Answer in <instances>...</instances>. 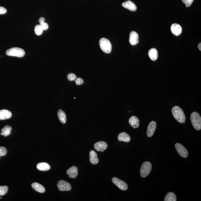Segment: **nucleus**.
Masks as SVG:
<instances>
[{
    "label": "nucleus",
    "mask_w": 201,
    "mask_h": 201,
    "mask_svg": "<svg viewBox=\"0 0 201 201\" xmlns=\"http://www.w3.org/2000/svg\"><path fill=\"white\" fill-rule=\"evenodd\" d=\"M156 127V123L154 121L151 122L148 126L147 134L148 137H151L153 135Z\"/></svg>",
    "instance_id": "obj_9"
},
{
    "label": "nucleus",
    "mask_w": 201,
    "mask_h": 201,
    "mask_svg": "<svg viewBox=\"0 0 201 201\" xmlns=\"http://www.w3.org/2000/svg\"><path fill=\"white\" fill-rule=\"evenodd\" d=\"M37 168L39 171H45L49 170L50 169V166L47 163L41 162L37 164Z\"/></svg>",
    "instance_id": "obj_19"
},
{
    "label": "nucleus",
    "mask_w": 201,
    "mask_h": 201,
    "mask_svg": "<svg viewBox=\"0 0 201 201\" xmlns=\"http://www.w3.org/2000/svg\"><path fill=\"white\" fill-rule=\"evenodd\" d=\"M58 119L63 124H65L67 121V116L65 113L62 110H59L58 112Z\"/></svg>",
    "instance_id": "obj_22"
},
{
    "label": "nucleus",
    "mask_w": 201,
    "mask_h": 201,
    "mask_svg": "<svg viewBox=\"0 0 201 201\" xmlns=\"http://www.w3.org/2000/svg\"><path fill=\"white\" fill-rule=\"evenodd\" d=\"M75 81L76 84L77 85V86L82 85L83 83V80L81 78H80V77L77 78L75 80Z\"/></svg>",
    "instance_id": "obj_30"
},
{
    "label": "nucleus",
    "mask_w": 201,
    "mask_h": 201,
    "mask_svg": "<svg viewBox=\"0 0 201 201\" xmlns=\"http://www.w3.org/2000/svg\"><path fill=\"white\" fill-rule=\"evenodd\" d=\"M8 190V187L7 186H0V196H3L6 194Z\"/></svg>",
    "instance_id": "obj_25"
},
{
    "label": "nucleus",
    "mask_w": 201,
    "mask_h": 201,
    "mask_svg": "<svg viewBox=\"0 0 201 201\" xmlns=\"http://www.w3.org/2000/svg\"><path fill=\"white\" fill-rule=\"evenodd\" d=\"M172 113L174 118L179 122L181 123L185 122V115L184 111L180 107L178 106L173 107L172 109Z\"/></svg>",
    "instance_id": "obj_1"
},
{
    "label": "nucleus",
    "mask_w": 201,
    "mask_h": 201,
    "mask_svg": "<svg viewBox=\"0 0 201 201\" xmlns=\"http://www.w3.org/2000/svg\"><path fill=\"white\" fill-rule=\"evenodd\" d=\"M100 47L105 53H110L112 50V45L110 40L105 38H102L99 42Z\"/></svg>",
    "instance_id": "obj_3"
},
{
    "label": "nucleus",
    "mask_w": 201,
    "mask_h": 201,
    "mask_svg": "<svg viewBox=\"0 0 201 201\" xmlns=\"http://www.w3.org/2000/svg\"><path fill=\"white\" fill-rule=\"evenodd\" d=\"M57 187L58 190L61 191H69L72 189L70 183L63 180L58 181L57 184Z\"/></svg>",
    "instance_id": "obj_6"
},
{
    "label": "nucleus",
    "mask_w": 201,
    "mask_h": 201,
    "mask_svg": "<svg viewBox=\"0 0 201 201\" xmlns=\"http://www.w3.org/2000/svg\"><path fill=\"white\" fill-rule=\"evenodd\" d=\"M129 42L132 45H135L139 43V35L135 31H132L130 33L129 39Z\"/></svg>",
    "instance_id": "obj_11"
},
{
    "label": "nucleus",
    "mask_w": 201,
    "mask_h": 201,
    "mask_svg": "<svg viewBox=\"0 0 201 201\" xmlns=\"http://www.w3.org/2000/svg\"><path fill=\"white\" fill-rule=\"evenodd\" d=\"M129 123L131 126L134 128H137L139 126V119L135 116H133L130 117L129 120Z\"/></svg>",
    "instance_id": "obj_18"
},
{
    "label": "nucleus",
    "mask_w": 201,
    "mask_h": 201,
    "mask_svg": "<svg viewBox=\"0 0 201 201\" xmlns=\"http://www.w3.org/2000/svg\"><path fill=\"white\" fill-rule=\"evenodd\" d=\"M7 12V10L3 7H0V14H4Z\"/></svg>",
    "instance_id": "obj_32"
},
{
    "label": "nucleus",
    "mask_w": 201,
    "mask_h": 201,
    "mask_svg": "<svg viewBox=\"0 0 201 201\" xmlns=\"http://www.w3.org/2000/svg\"><path fill=\"white\" fill-rule=\"evenodd\" d=\"M2 199V197H0V199Z\"/></svg>",
    "instance_id": "obj_35"
},
{
    "label": "nucleus",
    "mask_w": 201,
    "mask_h": 201,
    "mask_svg": "<svg viewBox=\"0 0 201 201\" xmlns=\"http://www.w3.org/2000/svg\"><path fill=\"white\" fill-rule=\"evenodd\" d=\"M67 174L71 178H75L78 175V169L77 167L72 166L67 169Z\"/></svg>",
    "instance_id": "obj_13"
},
{
    "label": "nucleus",
    "mask_w": 201,
    "mask_h": 201,
    "mask_svg": "<svg viewBox=\"0 0 201 201\" xmlns=\"http://www.w3.org/2000/svg\"><path fill=\"white\" fill-rule=\"evenodd\" d=\"M7 153V151L6 148L4 146L0 147V157L1 156H5Z\"/></svg>",
    "instance_id": "obj_27"
},
{
    "label": "nucleus",
    "mask_w": 201,
    "mask_h": 201,
    "mask_svg": "<svg viewBox=\"0 0 201 201\" xmlns=\"http://www.w3.org/2000/svg\"><path fill=\"white\" fill-rule=\"evenodd\" d=\"M152 169L151 164L149 162H145L142 164L141 167L140 174L143 178H145L150 174Z\"/></svg>",
    "instance_id": "obj_5"
},
{
    "label": "nucleus",
    "mask_w": 201,
    "mask_h": 201,
    "mask_svg": "<svg viewBox=\"0 0 201 201\" xmlns=\"http://www.w3.org/2000/svg\"><path fill=\"white\" fill-rule=\"evenodd\" d=\"M107 145L106 142L99 141L96 142L94 145V148L97 151L103 152L107 148Z\"/></svg>",
    "instance_id": "obj_10"
},
{
    "label": "nucleus",
    "mask_w": 201,
    "mask_h": 201,
    "mask_svg": "<svg viewBox=\"0 0 201 201\" xmlns=\"http://www.w3.org/2000/svg\"><path fill=\"white\" fill-rule=\"evenodd\" d=\"M43 30H42V27L40 25H37L34 29L35 33L37 36H40L42 33Z\"/></svg>",
    "instance_id": "obj_26"
},
{
    "label": "nucleus",
    "mask_w": 201,
    "mask_h": 201,
    "mask_svg": "<svg viewBox=\"0 0 201 201\" xmlns=\"http://www.w3.org/2000/svg\"><path fill=\"white\" fill-rule=\"evenodd\" d=\"M122 5L124 8H126L130 11H135L137 10V7L136 6L135 4L131 1H126L123 3Z\"/></svg>",
    "instance_id": "obj_14"
},
{
    "label": "nucleus",
    "mask_w": 201,
    "mask_h": 201,
    "mask_svg": "<svg viewBox=\"0 0 201 201\" xmlns=\"http://www.w3.org/2000/svg\"><path fill=\"white\" fill-rule=\"evenodd\" d=\"M148 55L152 61H156L158 58V54L157 50L155 48H152L149 50Z\"/></svg>",
    "instance_id": "obj_17"
},
{
    "label": "nucleus",
    "mask_w": 201,
    "mask_h": 201,
    "mask_svg": "<svg viewBox=\"0 0 201 201\" xmlns=\"http://www.w3.org/2000/svg\"><path fill=\"white\" fill-rule=\"evenodd\" d=\"M190 120L192 125L195 129L197 130H201V117L198 113H192L190 115Z\"/></svg>",
    "instance_id": "obj_2"
},
{
    "label": "nucleus",
    "mask_w": 201,
    "mask_h": 201,
    "mask_svg": "<svg viewBox=\"0 0 201 201\" xmlns=\"http://www.w3.org/2000/svg\"><path fill=\"white\" fill-rule=\"evenodd\" d=\"M12 127L10 126L7 125L5 126L1 130V135L4 136L5 137H7L11 134Z\"/></svg>",
    "instance_id": "obj_23"
},
{
    "label": "nucleus",
    "mask_w": 201,
    "mask_h": 201,
    "mask_svg": "<svg viewBox=\"0 0 201 201\" xmlns=\"http://www.w3.org/2000/svg\"><path fill=\"white\" fill-rule=\"evenodd\" d=\"M39 24H42V23H45V19L43 17H41L39 19Z\"/></svg>",
    "instance_id": "obj_33"
},
{
    "label": "nucleus",
    "mask_w": 201,
    "mask_h": 201,
    "mask_svg": "<svg viewBox=\"0 0 201 201\" xmlns=\"http://www.w3.org/2000/svg\"><path fill=\"white\" fill-rule=\"evenodd\" d=\"M12 114L11 111L7 110H0V120H5L11 118Z\"/></svg>",
    "instance_id": "obj_15"
},
{
    "label": "nucleus",
    "mask_w": 201,
    "mask_h": 201,
    "mask_svg": "<svg viewBox=\"0 0 201 201\" xmlns=\"http://www.w3.org/2000/svg\"><path fill=\"white\" fill-rule=\"evenodd\" d=\"M31 186L35 191L40 193H43L45 191V187L42 185L37 183H32Z\"/></svg>",
    "instance_id": "obj_20"
},
{
    "label": "nucleus",
    "mask_w": 201,
    "mask_h": 201,
    "mask_svg": "<svg viewBox=\"0 0 201 201\" xmlns=\"http://www.w3.org/2000/svg\"><path fill=\"white\" fill-rule=\"evenodd\" d=\"M164 201H176V196L175 194L172 192H169L165 196Z\"/></svg>",
    "instance_id": "obj_24"
},
{
    "label": "nucleus",
    "mask_w": 201,
    "mask_h": 201,
    "mask_svg": "<svg viewBox=\"0 0 201 201\" xmlns=\"http://www.w3.org/2000/svg\"><path fill=\"white\" fill-rule=\"evenodd\" d=\"M89 160L91 163L93 165L97 164L99 162V159L97 157V154L93 150L91 151L89 153Z\"/></svg>",
    "instance_id": "obj_16"
},
{
    "label": "nucleus",
    "mask_w": 201,
    "mask_h": 201,
    "mask_svg": "<svg viewBox=\"0 0 201 201\" xmlns=\"http://www.w3.org/2000/svg\"><path fill=\"white\" fill-rule=\"evenodd\" d=\"M77 78V76L74 73H69L67 75V79L70 81H74Z\"/></svg>",
    "instance_id": "obj_28"
},
{
    "label": "nucleus",
    "mask_w": 201,
    "mask_h": 201,
    "mask_svg": "<svg viewBox=\"0 0 201 201\" xmlns=\"http://www.w3.org/2000/svg\"><path fill=\"white\" fill-rule=\"evenodd\" d=\"M175 148L179 154L182 157L186 158L188 156V152L187 149L181 144L176 143Z\"/></svg>",
    "instance_id": "obj_8"
},
{
    "label": "nucleus",
    "mask_w": 201,
    "mask_h": 201,
    "mask_svg": "<svg viewBox=\"0 0 201 201\" xmlns=\"http://www.w3.org/2000/svg\"><path fill=\"white\" fill-rule=\"evenodd\" d=\"M194 0H182L183 3L186 4V7H189L191 6Z\"/></svg>",
    "instance_id": "obj_29"
},
{
    "label": "nucleus",
    "mask_w": 201,
    "mask_h": 201,
    "mask_svg": "<svg viewBox=\"0 0 201 201\" xmlns=\"http://www.w3.org/2000/svg\"><path fill=\"white\" fill-rule=\"evenodd\" d=\"M41 26V27H42V30H48V24L46 23H42V24H39Z\"/></svg>",
    "instance_id": "obj_31"
},
{
    "label": "nucleus",
    "mask_w": 201,
    "mask_h": 201,
    "mask_svg": "<svg viewBox=\"0 0 201 201\" xmlns=\"http://www.w3.org/2000/svg\"><path fill=\"white\" fill-rule=\"evenodd\" d=\"M112 181L113 183L120 190H126L128 189V186L126 183L117 177H113L112 178Z\"/></svg>",
    "instance_id": "obj_7"
},
{
    "label": "nucleus",
    "mask_w": 201,
    "mask_h": 201,
    "mask_svg": "<svg viewBox=\"0 0 201 201\" xmlns=\"http://www.w3.org/2000/svg\"><path fill=\"white\" fill-rule=\"evenodd\" d=\"M118 139L120 141L128 142L130 140V137L127 133L122 132L118 135Z\"/></svg>",
    "instance_id": "obj_21"
},
{
    "label": "nucleus",
    "mask_w": 201,
    "mask_h": 201,
    "mask_svg": "<svg viewBox=\"0 0 201 201\" xmlns=\"http://www.w3.org/2000/svg\"><path fill=\"white\" fill-rule=\"evenodd\" d=\"M201 43H200H200L199 44V45H198V48H199V50H200V51L201 50Z\"/></svg>",
    "instance_id": "obj_34"
},
{
    "label": "nucleus",
    "mask_w": 201,
    "mask_h": 201,
    "mask_svg": "<svg viewBox=\"0 0 201 201\" xmlns=\"http://www.w3.org/2000/svg\"><path fill=\"white\" fill-rule=\"evenodd\" d=\"M6 54L8 56L22 58L24 56L25 52L23 49L19 48H13L7 50Z\"/></svg>",
    "instance_id": "obj_4"
},
{
    "label": "nucleus",
    "mask_w": 201,
    "mask_h": 201,
    "mask_svg": "<svg viewBox=\"0 0 201 201\" xmlns=\"http://www.w3.org/2000/svg\"><path fill=\"white\" fill-rule=\"evenodd\" d=\"M171 30L173 34L176 36H179L182 32L181 26L177 23H174L172 25Z\"/></svg>",
    "instance_id": "obj_12"
}]
</instances>
